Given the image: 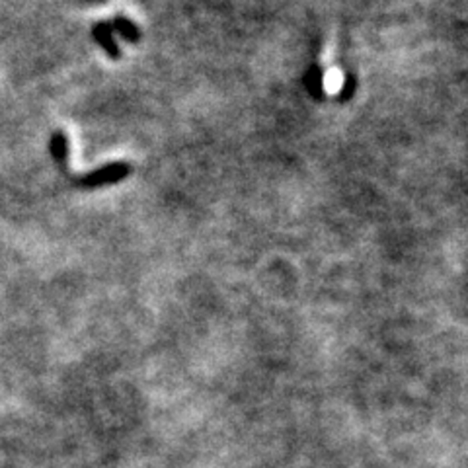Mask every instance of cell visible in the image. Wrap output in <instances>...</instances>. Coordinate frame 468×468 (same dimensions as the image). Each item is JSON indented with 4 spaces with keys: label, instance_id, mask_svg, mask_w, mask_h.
I'll list each match as a JSON object with an SVG mask.
<instances>
[{
    "label": "cell",
    "instance_id": "1",
    "mask_svg": "<svg viewBox=\"0 0 468 468\" xmlns=\"http://www.w3.org/2000/svg\"><path fill=\"white\" fill-rule=\"evenodd\" d=\"M129 172H131L129 164L111 163V164H106L98 170H93V172L81 176L76 180V186H81L84 190H93V188H100V186L116 184V181L128 178Z\"/></svg>",
    "mask_w": 468,
    "mask_h": 468
},
{
    "label": "cell",
    "instance_id": "2",
    "mask_svg": "<svg viewBox=\"0 0 468 468\" xmlns=\"http://www.w3.org/2000/svg\"><path fill=\"white\" fill-rule=\"evenodd\" d=\"M93 38L100 43V48L106 51L108 57L111 59H119L121 51L118 48L116 40H113V30L110 26V22H98V24L93 26Z\"/></svg>",
    "mask_w": 468,
    "mask_h": 468
},
{
    "label": "cell",
    "instance_id": "3",
    "mask_svg": "<svg viewBox=\"0 0 468 468\" xmlns=\"http://www.w3.org/2000/svg\"><path fill=\"white\" fill-rule=\"evenodd\" d=\"M49 153L61 172H68V137L65 131H55L51 135Z\"/></svg>",
    "mask_w": 468,
    "mask_h": 468
},
{
    "label": "cell",
    "instance_id": "4",
    "mask_svg": "<svg viewBox=\"0 0 468 468\" xmlns=\"http://www.w3.org/2000/svg\"><path fill=\"white\" fill-rule=\"evenodd\" d=\"M305 86L308 94L321 100L324 94V71L318 65H313L305 75Z\"/></svg>",
    "mask_w": 468,
    "mask_h": 468
},
{
    "label": "cell",
    "instance_id": "5",
    "mask_svg": "<svg viewBox=\"0 0 468 468\" xmlns=\"http://www.w3.org/2000/svg\"><path fill=\"white\" fill-rule=\"evenodd\" d=\"M110 26H111V30H116L123 40H128V41H131V43H137V41L141 40V30L137 28L129 18L116 16V18H113V22H111Z\"/></svg>",
    "mask_w": 468,
    "mask_h": 468
},
{
    "label": "cell",
    "instance_id": "6",
    "mask_svg": "<svg viewBox=\"0 0 468 468\" xmlns=\"http://www.w3.org/2000/svg\"><path fill=\"white\" fill-rule=\"evenodd\" d=\"M356 86H358V83H356V78H353L351 75L346 78V84L341 86V90H340V100H349L351 96H353V93H356Z\"/></svg>",
    "mask_w": 468,
    "mask_h": 468
}]
</instances>
